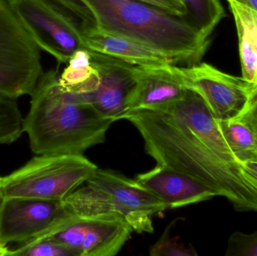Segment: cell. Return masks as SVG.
Masks as SVG:
<instances>
[{"label": "cell", "instance_id": "6da1fadb", "mask_svg": "<svg viewBox=\"0 0 257 256\" xmlns=\"http://www.w3.org/2000/svg\"><path fill=\"white\" fill-rule=\"evenodd\" d=\"M123 120L138 129L157 164L194 177L236 210L257 211V189L197 93L188 89L181 100L165 109L131 111Z\"/></svg>", "mask_w": 257, "mask_h": 256}, {"label": "cell", "instance_id": "7a4b0ae2", "mask_svg": "<svg viewBox=\"0 0 257 256\" xmlns=\"http://www.w3.org/2000/svg\"><path fill=\"white\" fill-rule=\"evenodd\" d=\"M82 33L97 28L124 36L166 55L172 64L200 63L209 46L204 36L183 17L139 0H51Z\"/></svg>", "mask_w": 257, "mask_h": 256}, {"label": "cell", "instance_id": "3957f363", "mask_svg": "<svg viewBox=\"0 0 257 256\" xmlns=\"http://www.w3.org/2000/svg\"><path fill=\"white\" fill-rule=\"evenodd\" d=\"M58 72H44L33 90L24 132L36 155H83L105 142L114 123L90 103L87 95L64 91Z\"/></svg>", "mask_w": 257, "mask_h": 256}, {"label": "cell", "instance_id": "277c9868", "mask_svg": "<svg viewBox=\"0 0 257 256\" xmlns=\"http://www.w3.org/2000/svg\"><path fill=\"white\" fill-rule=\"evenodd\" d=\"M98 168L84 155H37L1 177V199L63 201L87 183Z\"/></svg>", "mask_w": 257, "mask_h": 256}, {"label": "cell", "instance_id": "5b68a950", "mask_svg": "<svg viewBox=\"0 0 257 256\" xmlns=\"http://www.w3.org/2000/svg\"><path fill=\"white\" fill-rule=\"evenodd\" d=\"M39 47L8 0H0V96H30L44 73Z\"/></svg>", "mask_w": 257, "mask_h": 256}, {"label": "cell", "instance_id": "8992f818", "mask_svg": "<svg viewBox=\"0 0 257 256\" xmlns=\"http://www.w3.org/2000/svg\"><path fill=\"white\" fill-rule=\"evenodd\" d=\"M15 16L39 49L67 64L84 48L78 27L51 0H8Z\"/></svg>", "mask_w": 257, "mask_h": 256}, {"label": "cell", "instance_id": "52a82bcc", "mask_svg": "<svg viewBox=\"0 0 257 256\" xmlns=\"http://www.w3.org/2000/svg\"><path fill=\"white\" fill-rule=\"evenodd\" d=\"M133 231L120 215L90 216L69 213L39 238L55 240L75 256H114L121 250Z\"/></svg>", "mask_w": 257, "mask_h": 256}, {"label": "cell", "instance_id": "ba28073f", "mask_svg": "<svg viewBox=\"0 0 257 256\" xmlns=\"http://www.w3.org/2000/svg\"><path fill=\"white\" fill-rule=\"evenodd\" d=\"M181 69L187 88L203 99L216 120L238 117L257 88L242 77L225 73L208 63L181 66Z\"/></svg>", "mask_w": 257, "mask_h": 256}, {"label": "cell", "instance_id": "9c48e42d", "mask_svg": "<svg viewBox=\"0 0 257 256\" xmlns=\"http://www.w3.org/2000/svg\"><path fill=\"white\" fill-rule=\"evenodd\" d=\"M87 183L105 192L118 214L137 233H152L153 217L168 209L161 200L137 180L111 170L98 168Z\"/></svg>", "mask_w": 257, "mask_h": 256}, {"label": "cell", "instance_id": "30bf717a", "mask_svg": "<svg viewBox=\"0 0 257 256\" xmlns=\"http://www.w3.org/2000/svg\"><path fill=\"white\" fill-rule=\"evenodd\" d=\"M69 213L63 201L4 198L0 201V242L19 244L39 238Z\"/></svg>", "mask_w": 257, "mask_h": 256}, {"label": "cell", "instance_id": "8fae6325", "mask_svg": "<svg viewBox=\"0 0 257 256\" xmlns=\"http://www.w3.org/2000/svg\"><path fill=\"white\" fill-rule=\"evenodd\" d=\"M135 77L136 83L126 100V114L137 110L165 109L181 100L188 90L181 66L172 63L136 66Z\"/></svg>", "mask_w": 257, "mask_h": 256}, {"label": "cell", "instance_id": "7c38bea8", "mask_svg": "<svg viewBox=\"0 0 257 256\" xmlns=\"http://www.w3.org/2000/svg\"><path fill=\"white\" fill-rule=\"evenodd\" d=\"M89 51L92 65L100 75L97 90L87 95L90 103L113 121L123 120L126 100L136 83V66L105 54Z\"/></svg>", "mask_w": 257, "mask_h": 256}, {"label": "cell", "instance_id": "4fadbf2b", "mask_svg": "<svg viewBox=\"0 0 257 256\" xmlns=\"http://www.w3.org/2000/svg\"><path fill=\"white\" fill-rule=\"evenodd\" d=\"M136 180L161 200L168 208H178L217 196L202 182L166 165L157 164L153 169L139 174Z\"/></svg>", "mask_w": 257, "mask_h": 256}, {"label": "cell", "instance_id": "5bb4252c", "mask_svg": "<svg viewBox=\"0 0 257 256\" xmlns=\"http://www.w3.org/2000/svg\"><path fill=\"white\" fill-rule=\"evenodd\" d=\"M82 39L86 49L109 56L133 66L145 67L172 64L166 55L150 47L99 29L84 32Z\"/></svg>", "mask_w": 257, "mask_h": 256}, {"label": "cell", "instance_id": "9a60e30c", "mask_svg": "<svg viewBox=\"0 0 257 256\" xmlns=\"http://www.w3.org/2000/svg\"><path fill=\"white\" fill-rule=\"evenodd\" d=\"M233 15L242 78L257 86V12L235 0H226Z\"/></svg>", "mask_w": 257, "mask_h": 256}, {"label": "cell", "instance_id": "2e32d148", "mask_svg": "<svg viewBox=\"0 0 257 256\" xmlns=\"http://www.w3.org/2000/svg\"><path fill=\"white\" fill-rule=\"evenodd\" d=\"M67 64L59 76V83L64 91L76 95H90L96 91L100 84V75L92 65L88 50H77Z\"/></svg>", "mask_w": 257, "mask_h": 256}, {"label": "cell", "instance_id": "e0dca14e", "mask_svg": "<svg viewBox=\"0 0 257 256\" xmlns=\"http://www.w3.org/2000/svg\"><path fill=\"white\" fill-rule=\"evenodd\" d=\"M216 120L238 162L242 164L257 161V137L247 123L238 117Z\"/></svg>", "mask_w": 257, "mask_h": 256}, {"label": "cell", "instance_id": "ac0fdd59", "mask_svg": "<svg viewBox=\"0 0 257 256\" xmlns=\"http://www.w3.org/2000/svg\"><path fill=\"white\" fill-rule=\"evenodd\" d=\"M187 9V20L204 36L209 37L217 24L224 18L220 0H181Z\"/></svg>", "mask_w": 257, "mask_h": 256}, {"label": "cell", "instance_id": "d6986e66", "mask_svg": "<svg viewBox=\"0 0 257 256\" xmlns=\"http://www.w3.org/2000/svg\"><path fill=\"white\" fill-rule=\"evenodd\" d=\"M24 132V118L17 99L0 96V145L15 142Z\"/></svg>", "mask_w": 257, "mask_h": 256}, {"label": "cell", "instance_id": "ffe728a7", "mask_svg": "<svg viewBox=\"0 0 257 256\" xmlns=\"http://www.w3.org/2000/svg\"><path fill=\"white\" fill-rule=\"evenodd\" d=\"M75 256L61 243L47 237L34 239L11 249L10 256Z\"/></svg>", "mask_w": 257, "mask_h": 256}, {"label": "cell", "instance_id": "44dd1931", "mask_svg": "<svg viewBox=\"0 0 257 256\" xmlns=\"http://www.w3.org/2000/svg\"><path fill=\"white\" fill-rule=\"evenodd\" d=\"M226 256H257V231L251 234L236 231L228 240Z\"/></svg>", "mask_w": 257, "mask_h": 256}, {"label": "cell", "instance_id": "7402d4cb", "mask_svg": "<svg viewBox=\"0 0 257 256\" xmlns=\"http://www.w3.org/2000/svg\"><path fill=\"white\" fill-rule=\"evenodd\" d=\"M150 254L154 256H189L196 255V251L192 248L186 247L183 243H178L177 238L169 235V228L164 231L160 240L151 246Z\"/></svg>", "mask_w": 257, "mask_h": 256}, {"label": "cell", "instance_id": "603a6c76", "mask_svg": "<svg viewBox=\"0 0 257 256\" xmlns=\"http://www.w3.org/2000/svg\"><path fill=\"white\" fill-rule=\"evenodd\" d=\"M176 16H187V9L181 0H139Z\"/></svg>", "mask_w": 257, "mask_h": 256}, {"label": "cell", "instance_id": "cb8c5ba5", "mask_svg": "<svg viewBox=\"0 0 257 256\" xmlns=\"http://www.w3.org/2000/svg\"><path fill=\"white\" fill-rule=\"evenodd\" d=\"M237 117L247 123L257 137V96L251 99L244 111Z\"/></svg>", "mask_w": 257, "mask_h": 256}, {"label": "cell", "instance_id": "d4e9b609", "mask_svg": "<svg viewBox=\"0 0 257 256\" xmlns=\"http://www.w3.org/2000/svg\"><path fill=\"white\" fill-rule=\"evenodd\" d=\"M243 168H244V166H243ZM244 175H245L246 178H247L257 189V173L253 172V171H250V170L244 168Z\"/></svg>", "mask_w": 257, "mask_h": 256}, {"label": "cell", "instance_id": "484cf974", "mask_svg": "<svg viewBox=\"0 0 257 256\" xmlns=\"http://www.w3.org/2000/svg\"><path fill=\"white\" fill-rule=\"evenodd\" d=\"M235 1L257 12V0H235Z\"/></svg>", "mask_w": 257, "mask_h": 256}, {"label": "cell", "instance_id": "4316f807", "mask_svg": "<svg viewBox=\"0 0 257 256\" xmlns=\"http://www.w3.org/2000/svg\"><path fill=\"white\" fill-rule=\"evenodd\" d=\"M242 165L244 166V168L253 171V172L257 173V161L245 162V163H242Z\"/></svg>", "mask_w": 257, "mask_h": 256}, {"label": "cell", "instance_id": "83f0119b", "mask_svg": "<svg viewBox=\"0 0 257 256\" xmlns=\"http://www.w3.org/2000/svg\"><path fill=\"white\" fill-rule=\"evenodd\" d=\"M10 250L7 244L0 242V256H10Z\"/></svg>", "mask_w": 257, "mask_h": 256}, {"label": "cell", "instance_id": "f1b7e54d", "mask_svg": "<svg viewBox=\"0 0 257 256\" xmlns=\"http://www.w3.org/2000/svg\"><path fill=\"white\" fill-rule=\"evenodd\" d=\"M256 96H257V88L256 91H255L254 95H253V97H252V99H253V97H256Z\"/></svg>", "mask_w": 257, "mask_h": 256}, {"label": "cell", "instance_id": "f546056e", "mask_svg": "<svg viewBox=\"0 0 257 256\" xmlns=\"http://www.w3.org/2000/svg\"><path fill=\"white\" fill-rule=\"evenodd\" d=\"M1 177H0V183H1ZM0 201H1V194H0Z\"/></svg>", "mask_w": 257, "mask_h": 256}]
</instances>
